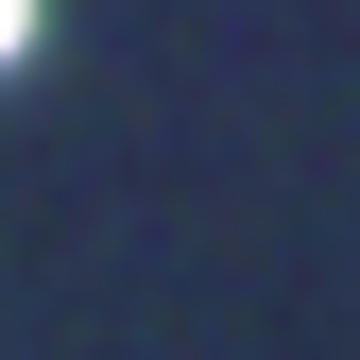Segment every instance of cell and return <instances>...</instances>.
I'll return each mask as SVG.
<instances>
[{"label":"cell","instance_id":"6da1fadb","mask_svg":"<svg viewBox=\"0 0 360 360\" xmlns=\"http://www.w3.org/2000/svg\"><path fill=\"white\" fill-rule=\"evenodd\" d=\"M18 34H34V0H0V69H18Z\"/></svg>","mask_w":360,"mask_h":360}]
</instances>
